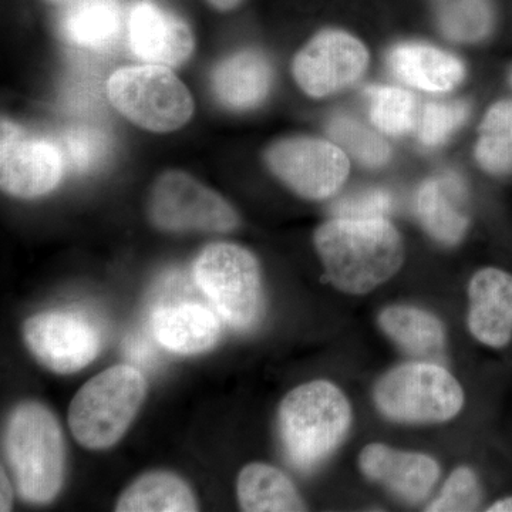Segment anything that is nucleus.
<instances>
[{
	"instance_id": "f03ea898",
	"label": "nucleus",
	"mask_w": 512,
	"mask_h": 512,
	"mask_svg": "<svg viewBox=\"0 0 512 512\" xmlns=\"http://www.w3.org/2000/svg\"><path fill=\"white\" fill-rule=\"evenodd\" d=\"M352 407L342 390L326 380L301 384L286 394L278 412L282 447L296 470L318 468L346 439Z\"/></svg>"
},
{
	"instance_id": "7ed1b4c3",
	"label": "nucleus",
	"mask_w": 512,
	"mask_h": 512,
	"mask_svg": "<svg viewBox=\"0 0 512 512\" xmlns=\"http://www.w3.org/2000/svg\"><path fill=\"white\" fill-rule=\"evenodd\" d=\"M3 444L22 498L33 504L55 500L66 467L64 437L55 414L42 403H20L10 413Z\"/></svg>"
},
{
	"instance_id": "412c9836",
	"label": "nucleus",
	"mask_w": 512,
	"mask_h": 512,
	"mask_svg": "<svg viewBox=\"0 0 512 512\" xmlns=\"http://www.w3.org/2000/svg\"><path fill=\"white\" fill-rule=\"evenodd\" d=\"M237 494L242 511H306L305 501L292 481L269 464L251 463L242 468L237 481Z\"/></svg>"
},
{
	"instance_id": "c756f323",
	"label": "nucleus",
	"mask_w": 512,
	"mask_h": 512,
	"mask_svg": "<svg viewBox=\"0 0 512 512\" xmlns=\"http://www.w3.org/2000/svg\"><path fill=\"white\" fill-rule=\"evenodd\" d=\"M483 500V491L476 473L468 467H458L447 478L439 497L426 511H476Z\"/></svg>"
},
{
	"instance_id": "72a5a7b5",
	"label": "nucleus",
	"mask_w": 512,
	"mask_h": 512,
	"mask_svg": "<svg viewBox=\"0 0 512 512\" xmlns=\"http://www.w3.org/2000/svg\"><path fill=\"white\" fill-rule=\"evenodd\" d=\"M488 512H512V495L491 505Z\"/></svg>"
},
{
	"instance_id": "a211bd4d",
	"label": "nucleus",
	"mask_w": 512,
	"mask_h": 512,
	"mask_svg": "<svg viewBox=\"0 0 512 512\" xmlns=\"http://www.w3.org/2000/svg\"><path fill=\"white\" fill-rule=\"evenodd\" d=\"M387 63L397 79L424 92H451L466 76L458 57L426 43H399L390 49Z\"/></svg>"
},
{
	"instance_id": "39448f33",
	"label": "nucleus",
	"mask_w": 512,
	"mask_h": 512,
	"mask_svg": "<svg viewBox=\"0 0 512 512\" xmlns=\"http://www.w3.org/2000/svg\"><path fill=\"white\" fill-rule=\"evenodd\" d=\"M111 106L127 120L153 133H171L194 114L190 90L170 67L158 64L121 67L107 83Z\"/></svg>"
},
{
	"instance_id": "f257e3e1",
	"label": "nucleus",
	"mask_w": 512,
	"mask_h": 512,
	"mask_svg": "<svg viewBox=\"0 0 512 512\" xmlns=\"http://www.w3.org/2000/svg\"><path fill=\"white\" fill-rule=\"evenodd\" d=\"M313 242L330 284L349 295L373 291L404 262L403 239L384 218H335L316 229Z\"/></svg>"
},
{
	"instance_id": "2eb2a0df",
	"label": "nucleus",
	"mask_w": 512,
	"mask_h": 512,
	"mask_svg": "<svg viewBox=\"0 0 512 512\" xmlns=\"http://www.w3.org/2000/svg\"><path fill=\"white\" fill-rule=\"evenodd\" d=\"M471 335L490 348L500 349L512 339V275L503 269L484 268L468 286Z\"/></svg>"
},
{
	"instance_id": "c9c22d12",
	"label": "nucleus",
	"mask_w": 512,
	"mask_h": 512,
	"mask_svg": "<svg viewBox=\"0 0 512 512\" xmlns=\"http://www.w3.org/2000/svg\"><path fill=\"white\" fill-rule=\"evenodd\" d=\"M508 82H510V86H511V89H512V67H511V70H510V74H508Z\"/></svg>"
},
{
	"instance_id": "0eeeda50",
	"label": "nucleus",
	"mask_w": 512,
	"mask_h": 512,
	"mask_svg": "<svg viewBox=\"0 0 512 512\" xmlns=\"http://www.w3.org/2000/svg\"><path fill=\"white\" fill-rule=\"evenodd\" d=\"M195 279L222 318L237 329H249L262 312L258 261L248 249L220 242L204 249L195 261Z\"/></svg>"
},
{
	"instance_id": "dca6fc26",
	"label": "nucleus",
	"mask_w": 512,
	"mask_h": 512,
	"mask_svg": "<svg viewBox=\"0 0 512 512\" xmlns=\"http://www.w3.org/2000/svg\"><path fill=\"white\" fill-rule=\"evenodd\" d=\"M274 70L264 53L244 49L232 53L215 67L211 76L214 96L225 109H256L271 92Z\"/></svg>"
},
{
	"instance_id": "bb28decb",
	"label": "nucleus",
	"mask_w": 512,
	"mask_h": 512,
	"mask_svg": "<svg viewBox=\"0 0 512 512\" xmlns=\"http://www.w3.org/2000/svg\"><path fill=\"white\" fill-rule=\"evenodd\" d=\"M326 130L340 148L366 167H383L392 157L387 141L355 117L338 114L328 121Z\"/></svg>"
},
{
	"instance_id": "5701e85b",
	"label": "nucleus",
	"mask_w": 512,
	"mask_h": 512,
	"mask_svg": "<svg viewBox=\"0 0 512 512\" xmlns=\"http://www.w3.org/2000/svg\"><path fill=\"white\" fill-rule=\"evenodd\" d=\"M379 326L387 338L410 356H436L446 342L440 320L413 306H389L380 313Z\"/></svg>"
},
{
	"instance_id": "cd10ccee",
	"label": "nucleus",
	"mask_w": 512,
	"mask_h": 512,
	"mask_svg": "<svg viewBox=\"0 0 512 512\" xmlns=\"http://www.w3.org/2000/svg\"><path fill=\"white\" fill-rule=\"evenodd\" d=\"M55 141L62 151L66 170L76 174L96 170L109 157L111 141L103 128L69 127Z\"/></svg>"
},
{
	"instance_id": "aec40b11",
	"label": "nucleus",
	"mask_w": 512,
	"mask_h": 512,
	"mask_svg": "<svg viewBox=\"0 0 512 512\" xmlns=\"http://www.w3.org/2000/svg\"><path fill=\"white\" fill-rule=\"evenodd\" d=\"M126 23L119 0H76L64 10L60 32L74 46L106 52L119 43Z\"/></svg>"
},
{
	"instance_id": "7c9ffc66",
	"label": "nucleus",
	"mask_w": 512,
	"mask_h": 512,
	"mask_svg": "<svg viewBox=\"0 0 512 512\" xmlns=\"http://www.w3.org/2000/svg\"><path fill=\"white\" fill-rule=\"evenodd\" d=\"M393 210V198L389 192L373 188L342 198L333 205L335 218L349 220H386Z\"/></svg>"
},
{
	"instance_id": "f8f14e48",
	"label": "nucleus",
	"mask_w": 512,
	"mask_h": 512,
	"mask_svg": "<svg viewBox=\"0 0 512 512\" xmlns=\"http://www.w3.org/2000/svg\"><path fill=\"white\" fill-rule=\"evenodd\" d=\"M26 345L47 369L74 373L89 366L101 349L99 330L82 316L69 312H43L26 320Z\"/></svg>"
},
{
	"instance_id": "4be33fe9",
	"label": "nucleus",
	"mask_w": 512,
	"mask_h": 512,
	"mask_svg": "<svg viewBox=\"0 0 512 512\" xmlns=\"http://www.w3.org/2000/svg\"><path fill=\"white\" fill-rule=\"evenodd\" d=\"M119 512H192L198 503L190 485L168 471H151L138 477L121 493Z\"/></svg>"
},
{
	"instance_id": "f3484780",
	"label": "nucleus",
	"mask_w": 512,
	"mask_h": 512,
	"mask_svg": "<svg viewBox=\"0 0 512 512\" xmlns=\"http://www.w3.org/2000/svg\"><path fill=\"white\" fill-rule=\"evenodd\" d=\"M466 204V187L456 174L431 177L417 191V217L431 237L443 245H456L466 235Z\"/></svg>"
},
{
	"instance_id": "f704fd0d",
	"label": "nucleus",
	"mask_w": 512,
	"mask_h": 512,
	"mask_svg": "<svg viewBox=\"0 0 512 512\" xmlns=\"http://www.w3.org/2000/svg\"><path fill=\"white\" fill-rule=\"evenodd\" d=\"M49 2H53V3H66V5H69V3L76 2V0H49Z\"/></svg>"
},
{
	"instance_id": "ddd939ff",
	"label": "nucleus",
	"mask_w": 512,
	"mask_h": 512,
	"mask_svg": "<svg viewBox=\"0 0 512 512\" xmlns=\"http://www.w3.org/2000/svg\"><path fill=\"white\" fill-rule=\"evenodd\" d=\"M128 45L146 63L178 67L190 59L195 40L177 13L151 0H138L127 16Z\"/></svg>"
},
{
	"instance_id": "9d476101",
	"label": "nucleus",
	"mask_w": 512,
	"mask_h": 512,
	"mask_svg": "<svg viewBox=\"0 0 512 512\" xmlns=\"http://www.w3.org/2000/svg\"><path fill=\"white\" fill-rule=\"evenodd\" d=\"M369 50L345 30L325 29L296 53L293 79L308 96H332L362 79L369 67Z\"/></svg>"
},
{
	"instance_id": "c85d7f7f",
	"label": "nucleus",
	"mask_w": 512,
	"mask_h": 512,
	"mask_svg": "<svg viewBox=\"0 0 512 512\" xmlns=\"http://www.w3.org/2000/svg\"><path fill=\"white\" fill-rule=\"evenodd\" d=\"M468 106L461 100L427 103L417 119V134L426 147H439L463 126Z\"/></svg>"
},
{
	"instance_id": "393cba45",
	"label": "nucleus",
	"mask_w": 512,
	"mask_h": 512,
	"mask_svg": "<svg viewBox=\"0 0 512 512\" xmlns=\"http://www.w3.org/2000/svg\"><path fill=\"white\" fill-rule=\"evenodd\" d=\"M474 156L487 173L512 174V100L497 101L485 113Z\"/></svg>"
},
{
	"instance_id": "2f4dec72",
	"label": "nucleus",
	"mask_w": 512,
	"mask_h": 512,
	"mask_svg": "<svg viewBox=\"0 0 512 512\" xmlns=\"http://www.w3.org/2000/svg\"><path fill=\"white\" fill-rule=\"evenodd\" d=\"M0 477H2V485H0V487H2V497H0L2 503H0V511H10V508H12L13 490L12 485L9 483V478L6 477V473L3 468Z\"/></svg>"
},
{
	"instance_id": "473e14b6",
	"label": "nucleus",
	"mask_w": 512,
	"mask_h": 512,
	"mask_svg": "<svg viewBox=\"0 0 512 512\" xmlns=\"http://www.w3.org/2000/svg\"><path fill=\"white\" fill-rule=\"evenodd\" d=\"M207 2L220 12H229V10L237 9L244 0H207Z\"/></svg>"
},
{
	"instance_id": "b1692460",
	"label": "nucleus",
	"mask_w": 512,
	"mask_h": 512,
	"mask_svg": "<svg viewBox=\"0 0 512 512\" xmlns=\"http://www.w3.org/2000/svg\"><path fill=\"white\" fill-rule=\"evenodd\" d=\"M440 32L457 43H481L493 35L497 12L493 0H430Z\"/></svg>"
},
{
	"instance_id": "20e7f679",
	"label": "nucleus",
	"mask_w": 512,
	"mask_h": 512,
	"mask_svg": "<svg viewBox=\"0 0 512 512\" xmlns=\"http://www.w3.org/2000/svg\"><path fill=\"white\" fill-rule=\"evenodd\" d=\"M146 390V379L130 365L113 366L94 376L70 404L74 439L90 450L113 447L133 423Z\"/></svg>"
},
{
	"instance_id": "4468645a",
	"label": "nucleus",
	"mask_w": 512,
	"mask_h": 512,
	"mask_svg": "<svg viewBox=\"0 0 512 512\" xmlns=\"http://www.w3.org/2000/svg\"><path fill=\"white\" fill-rule=\"evenodd\" d=\"M359 468L367 480L383 485L409 504L423 501L440 477L439 464L426 454L394 450L380 443L363 448Z\"/></svg>"
},
{
	"instance_id": "6e6552de",
	"label": "nucleus",
	"mask_w": 512,
	"mask_h": 512,
	"mask_svg": "<svg viewBox=\"0 0 512 512\" xmlns=\"http://www.w3.org/2000/svg\"><path fill=\"white\" fill-rule=\"evenodd\" d=\"M148 217L168 232H229L239 225L237 211L224 197L183 171H167L158 177Z\"/></svg>"
},
{
	"instance_id": "6ab92c4d",
	"label": "nucleus",
	"mask_w": 512,
	"mask_h": 512,
	"mask_svg": "<svg viewBox=\"0 0 512 512\" xmlns=\"http://www.w3.org/2000/svg\"><path fill=\"white\" fill-rule=\"evenodd\" d=\"M154 338L178 355H198L217 345L221 326L217 316L195 303L158 309L151 319Z\"/></svg>"
},
{
	"instance_id": "423d86ee",
	"label": "nucleus",
	"mask_w": 512,
	"mask_h": 512,
	"mask_svg": "<svg viewBox=\"0 0 512 512\" xmlns=\"http://www.w3.org/2000/svg\"><path fill=\"white\" fill-rule=\"evenodd\" d=\"M376 407L386 419L403 424L444 423L464 406L456 377L434 363H404L389 370L373 390Z\"/></svg>"
},
{
	"instance_id": "9b49d317",
	"label": "nucleus",
	"mask_w": 512,
	"mask_h": 512,
	"mask_svg": "<svg viewBox=\"0 0 512 512\" xmlns=\"http://www.w3.org/2000/svg\"><path fill=\"white\" fill-rule=\"evenodd\" d=\"M0 184L18 198L42 197L62 181L66 164L56 141L37 137L13 121L2 120Z\"/></svg>"
},
{
	"instance_id": "1a4fd4ad",
	"label": "nucleus",
	"mask_w": 512,
	"mask_h": 512,
	"mask_svg": "<svg viewBox=\"0 0 512 512\" xmlns=\"http://www.w3.org/2000/svg\"><path fill=\"white\" fill-rule=\"evenodd\" d=\"M265 163L286 187L305 200L332 197L348 180L349 158L338 144L318 137L282 138L266 148Z\"/></svg>"
},
{
	"instance_id": "a878e982",
	"label": "nucleus",
	"mask_w": 512,
	"mask_h": 512,
	"mask_svg": "<svg viewBox=\"0 0 512 512\" xmlns=\"http://www.w3.org/2000/svg\"><path fill=\"white\" fill-rule=\"evenodd\" d=\"M369 116L380 131L389 136L410 133L417 124L416 97L393 86H372L365 90Z\"/></svg>"
}]
</instances>
